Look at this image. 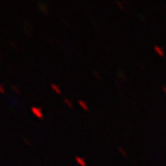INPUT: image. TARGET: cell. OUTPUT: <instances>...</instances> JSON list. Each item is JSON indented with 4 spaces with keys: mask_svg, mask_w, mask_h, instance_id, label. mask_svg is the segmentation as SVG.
<instances>
[{
    "mask_svg": "<svg viewBox=\"0 0 166 166\" xmlns=\"http://www.w3.org/2000/svg\"><path fill=\"white\" fill-rule=\"evenodd\" d=\"M11 87H12V89H13L15 92H17V93L19 92V89H18V87H17V86H15V85H13V84H12Z\"/></svg>",
    "mask_w": 166,
    "mask_h": 166,
    "instance_id": "cell-1",
    "label": "cell"
},
{
    "mask_svg": "<svg viewBox=\"0 0 166 166\" xmlns=\"http://www.w3.org/2000/svg\"><path fill=\"white\" fill-rule=\"evenodd\" d=\"M0 92L1 93H5V90H4V88H3V86L0 84Z\"/></svg>",
    "mask_w": 166,
    "mask_h": 166,
    "instance_id": "cell-2",
    "label": "cell"
},
{
    "mask_svg": "<svg viewBox=\"0 0 166 166\" xmlns=\"http://www.w3.org/2000/svg\"><path fill=\"white\" fill-rule=\"evenodd\" d=\"M0 58H1V56H0Z\"/></svg>",
    "mask_w": 166,
    "mask_h": 166,
    "instance_id": "cell-3",
    "label": "cell"
}]
</instances>
